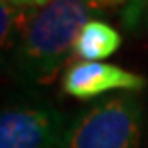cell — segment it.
<instances>
[{"mask_svg": "<svg viewBox=\"0 0 148 148\" xmlns=\"http://www.w3.org/2000/svg\"><path fill=\"white\" fill-rule=\"evenodd\" d=\"M146 108L137 92H121L71 117L60 148H140Z\"/></svg>", "mask_w": 148, "mask_h": 148, "instance_id": "2", "label": "cell"}, {"mask_svg": "<svg viewBox=\"0 0 148 148\" xmlns=\"http://www.w3.org/2000/svg\"><path fill=\"white\" fill-rule=\"evenodd\" d=\"M35 8H23V6L4 4L0 2V44L2 50H14L23 33L27 31L31 21L37 16Z\"/></svg>", "mask_w": 148, "mask_h": 148, "instance_id": "6", "label": "cell"}, {"mask_svg": "<svg viewBox=\"0 0 148 148\" xmlns=\"http://www.w3.org/2000/svg\"><path fill=\"white\" fill-rule=\"evenodd\" d=\"M146 87V77L108 62H75L62 75V90L77 100L108 92H140Z\"/></svg>", "mask_w": 148, "mask_h": 148, "instance_id": "4", "label": "cell"}, {"mask_svg": "<svg viewBox=\"0 0 148 148\" xmlns=\"http://www.w3.org/2000/svg\"><path fill=\"white\" fill-rule=\"evenodd\" d=\"M121 46L119 31L104 19H90L77 37L73 54L81 62H104Z\"/></svg>", "mask_w": 148, "mask_h": 148, "instance_id": "5", "label": "cell"}, {"mask_svg": "<svg viewBox=\"0 0 148 148\" xmlns=\"http://www.w3.org/2000/svg\"><path fill=\"white\" fill-rule=\"evenodd\" d=\"M102 16L90 0H50L37 12L14 46L10 71L23 87H40L58 75L75 48L81 29Z\"/></svg>", "mask_w": 148, "mask_h": 148, "instance_id": "1", "label": "cell"}, {"mask_svg": "<svg viewBox=\"0 0 148 148\" xmlns=\"http://www.w3.org/2000/svg\"><path fill=\"white\" fill-rule=\"evenodd\" d=\"M4 4H14V6H23V8H35V10H40L48 4L50 0H0Z\"/></svg>", "mask_w": 148, "mask_h": 148, "instance_id": "8", "label": "cell"}, {"mask_svg": "<svg viewBox=\"0 0 148 148\" xmlns=\"http://www.w3.org/2000/svg\"><path fill=\"white\" fill-rule=\"evenodd\" d=\"M98 8H121L123 23L127 29H135L143 21L148 0H90Z\"/></svg>", "mask_w": 148, "mask_h": 148, "instance_id": "7", "label": "cell"}, {"mask_svg": "<svg viewBox=\"0 0 148 148\" xmlns=\"http://www.w3.org/2000/svg\"><path fill=\"white\" fill-rule=\"evenodd\" d=\"M69 119L50 104H21L0 114V148H60Z\"/></svg>", "mask_w": 148, "mask_h": 148, "instance_id": "3", "label": "cell"}]
</instances>
